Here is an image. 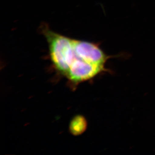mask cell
I'll return each instance as SVG.
<instances>
[{"instance_id": "obj_1", "label": "cell", "mask_w": 155, "mask_h": 155, "mask_svg": "<svg viewBox=\"0 0 155 155\" xmlns=\"http://www.w3.org/2000/svg\"><path fill=\"white\" fill-rule=\"evenodd\" d=\"M40 29L48 45L53 66L60 74L65 77L75 57L73 38L54 32L46 24H43Z\"/></svg>"}, {"instance_id": "obj_2", "label": "cell", "mask_w": 155, "mask_h": 155, "mask_svg": "<svg viewBox=\"0 0 155 155\" xmlns=\"http://www.w3.org/2000/svg\"><path fill=\"white\" fill-rule=\"evenodd\" d=\"M73 48L76 56L88 63L106 68L110 59L118 55H108L100 47V43L73 39Z\"/></svg>"}, {"instance_id": "obj_3", "label": "cell", "mask_w": 155, "mask_h": 155, "mask_svg": "<svg viewBox=\"0 0 155 155\" xmlns=\"http://www.w3.org/2000/svg\"><path fill=\"white\" fill-rule=\"evenodd\" d=\"M110 71L106 68L86 62L76 55L65 77L72 84L76 85L93 79L103 72Z\"/></svg>"}, {"instance_id": "obj_4", "label": "cell", "mask_w": 155, "mask_h": 155, "mask_svg": "<svg viewBox=\"0 0 155 155\" xmlns=\"http://www.w3.org/2000/svg\"><path fill=\"white\" fill-rule=\"evenodd\" d=\"M87 127V123L84 116L77 115L70 121L69 130L73 136H79L84 133Z\"/></svg>"}]
</instances>
